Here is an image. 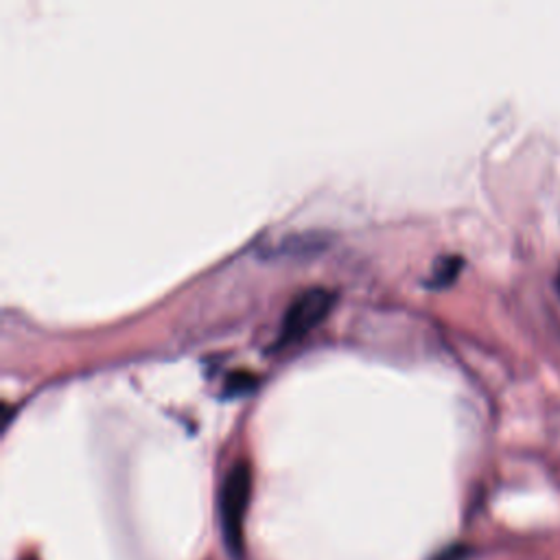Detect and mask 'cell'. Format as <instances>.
<instances>
[{
	"label": "cell",
	"instance_id": "cell-2",
	"mask_svg": "<svg viewBox=\"0 0 560 560\" xmlns=\"http://www.w3.org/2000/svg\"><path fill=\"white\" fill-rule=\"evenodd\" d=\"M335 303V296L329 290L314 288L296 296V301L290 305L283 327H280V346L294 344L309 335L331 311Z\"/></svg>",
	"mask_w": 560,
	"mask_h": 560
},
{
	"label": "cell",
	"instance_id": "cell-1",
	"mask_svg": "<svg viewBox=\"0 0 560 560\" xmlns=\"http://www.w3.org/2000/svg\"><path fill=\"white\" fill-rule=\"evenodd\" d=\"M252 495V471L245 462L232 467L226 478L221 495V521L230 551L239 556L243 551V521Z\"/></svg>",
	"mask_w": 560,
	"mask_h": 560
},
{
	"label": "cell",
	"instance_id": "cell-3",
	"mask_svg": "<svg viewBox=\"0 0 560 560\" xmlns=\"http://www.w3.org/2000/svg\"><path fill=\"white\" fill-rule=\"evenodd\" d=\"M462 269V258L460 256H447V258H441L436 265H434V271L430 273L428 278V285L434 288V290H443L447 285H451L454 280L458 278Z\"/></svg>",
	"mask_w": 560,
	"mask_h": 560
},
{
	"label": "cell",
	"instance_id": "cell-5",
	"mask_svg": "<svg viewBox=\"0 0 560 560\" xmlns=\"http://www.w3.org/2000/svg\"><path fill=\"white\" fill-rule=\"evenodd\" d=\"M558 290H560V276H558Z\"/></svg>",
	"mask_w": 560,
	"mask_h": 560
},
{
	"label": "cell",
	"instance_id": "cell-4",
	"mask_svg": "<svg viewBox=\"0 0 560 560\" xmlns=\"http://www.w3.org/2000/svg\"><path fill=\"white\" fill-rule=\"evenodd\" d=\"M254 383H256V379L250 372H234L232 379L226 383V390L230 394H243L245 390L254 387Z\"/></svg>",
	"mask_w": 560,
	"mask_h": 560
}]
</instances>
